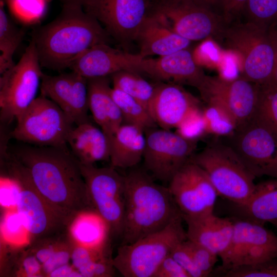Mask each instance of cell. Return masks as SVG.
I'll return each mask as SVG.
<instances>
[{"label":"cell","mask_w":277,"mask_h":277,"mask_svg":"<svg viewBox=\"0 0 277 277\" xmlns=\"http://www.w3.org/2000/svg\"><path fill=\"white\" fill-rule=\"evenodd\" d=\"M67 147L26 146L13 154L42 197L69 225L79 213L95 210L80 163Z\"/></svg>","instance_id":"1"},{"label":"cell","mask_w":277,"mask_h":277,"mask_svg":"<svg viewBox=\"0 0 277 277\" xmlns=\"http://www.w3.org/2000/svg\"><path fill=\"white\" fill-rule=\"evenodd\" d=\"M110 36L82 5L63 4L60 14L33 32L34 42L42 67L54 70L70 68L86 51L108 44Z\"/></svg>","instance_id":"2"},{"label":"cell","mask_w":277,"mask_h":277,"mask_svg":"<svg viewBox=\"0 0 277 277\" xmlns=\"http://www.w3.org/2000/svg\"><path fill=\"white\" fill-rule=\"evenodd\" d=\"M125 209L122 245L160 231L182 215L168 187L155 183L145 170L124 175Z\"/></svg>","instance_id":"3"},{"label":"cell","mask_w":277,"mask_h":277,"mask_svg":"<svg viewBox=\"0 0 277 277\" xmlns=\"http://www.w3.org/2000/svg\"><path fill=\"white\" fill-rule=\"evenodd\" d=\"M190 161L204 170L219 196L232 204L244 203L254 191L255 177L228 143L210 142Z\"/></svg>","instance_id":"4"},{"label":"cell","mask_w":277,"mask_h":277,"mask_svg":"<svg viewBox=\"0 0 277 277\" xmlns=\"http://www.w3.org/2000/svg\"><path fill=\"white\" fill-rule=\"evenodd\" d=\"M183 221L181 215L160 231L122 245L112 259L115 269L124 277H154L174 247L187 240Z\"/></svg>","instance_id":"5"},{"label":"cell","mask_w":277,"mask_h":277,"mask_svg":"<svg viewBox=\"0 0 277 277\" xmlns=\"http://www.w3.org/2000/svg\"><path fill=\"white\" fill-rule=\"evenodd\" d=\"M220 35L226 46L242 59V77L258 85L269 81L275 54L267 27L249 21L224 28Z\"/></svg>","instance_id":"6"},{"label":"cell","mask_w":277,"mask_h":277,"mask_svg":"<svg viewBox=\"0 0 277 277\" xmlns=\"http://www.w3.org/2000/svg\"><path fill=\"white\" fill-rule=\"evenodd\" d=\"M15 139L38 146L67 147L72 120L53 101L41 94L16 118Z\"/></svg>","instance_id":"7"},{"label":"cell","mask_w":277,"mask_h":277,"mask_svg":"<svg viewBox=\"0 0 277 277\" xmlns=\"http://www.w3.org/2000/svg\"><path fill=\"white\" fill-rule=\"evenodd\" d=\"M31 39L19 61L1 74V120L10 123L36 98L43 73Z\"/></svg>","instance_id":"8"},{"label":"cell","mask_w":277,"mask_h":277,"mask_svg":"<svg viewBox=\"0 0 277 277\" xmlns=\"http://www.w3.org/2000/svg\"><path fill=\"white\" fill-rule=\"evenodd\" d=\"M7 159L10 177L15 180L21 188L16 210L26 225L30 244L38 240L56 236L62 230L67 229L68 222L37 192L23 165L12 154L8 155Z\"/></svg>","instance_id":"9"},{"label":"cell","mask_w":277,"mask_h":277,"mask_svg":"<svg viewBox=\"0 0 277 277\" xmlns=\"http://www.w3.org/2000/svg\"><path fill=\"white\" fill-rule=\"evenodd\" d=\"M80 165L95 211L105 221L110 232L121 238L125 209L124 176L112 166L98 168L81 163Z\"/></svg>","instance_id":"10"},{"label":"cell","mask_w":277,"mask_h":277,"mask_svg":"<svg viewBox=\"0 0 277 277\" xmlns=\"http://www.w3.org/2000/svg\"><path fill=\"white\" fill-rule=\"evenodd\" d=\"M145 134L146 144L143 157L145 169L154 179L169 183L195 154L196 141L156 127L146 130Z\"/></svg>","instance_id":"11"},{"label":"cell","mask_w":277,"mask_h":277,"mask_svg":"<svg viewBox=\"0 0 277 277\" xmlns=\"http://www.w3.org/2000/svg\"><path fill=\"white\" fill-rule=\"evenodd\" d=\"M151 15L190 41L220 34L224 29L217 15L194 0H155Z\"/></svg>","instance_id":"12"},{"label":"cell","mask_w":277,"mask_h":277,"mask_svg":"<svg viewBox=\"0 0 277 277\" xmlns=\"http://www.w3.org/2000/svg\"><path fill=\"white\" fill-rule=\"evenodd\" d=\"M155 0H89L84 10L94 17L110 36L126 46L136 41Z\"/></svg>","instance_id":"13"},{"label":"cell","mask_w":277,"mask_h":277,"mask_svg":"<svg viewBox=\"0 0 277 277\" xmlns=\"http://www.w3.org/2000/svg\"><path fill=\"white\" fill-rule=\"evenodd\" d=\"M234 229L230 244L220 258V274L240 265L277 258V236L264 225L233 216Z\"/></svg>","instance_id":"14"},{"label":"cell","mask_w":277,"mask_h":277,"mask_svg":"<svg viewBox=\"0 0 277 277\" xmlns=\"http://www.w3.org/2000/svg\"><path fill=\"white\" fill-rule=\"evenodd\" d=\"M196 88L206 104L220 105L231 114L236 130L251 121L258 100V84L242 76L229 80L206 75Z\"/></svg>","instance_id":"15"},{"label":"cell","mask_w":277,"mask_h":277,"mask_svg":"<svg viewBox=\"0 0 277 277\" xmlns=\"http://www.w3.org/2000/svg\"><path fill=\"white\" fill-rule=\"evenodd\" d=\"M228 144L255 177L277 179V137L251 121L238 129Z\"/></svg>","instance_id":"16"},{"label":"cell","mask_w":277,"mask_h":277,"mask_svg":"<svg viewBox=\"0 0 277 277\" xmlns=\"http://www.w3.org/2000/svg\"><path fill=\"white\" fill-rule=\"evenodd\" d=\"M168 189L182 217L213 212L219 195L204 170L189 161L173 176Z\"/></svg>","instance_id":"17"},{"label":"cell","mask_w":277,"mask_h":277,"mask_svg":"<svg viewBox=\"0 0 277 277\" xmlns=\"http://www.w3.org/2000/svg\"><path fill=\"white\" fill-rule=\"evenodd\" d=\"M41 94L55 103L75 125L90 122L87 78L74 72L51 76L43 73Z\"/></svg>","instance_id":"18"},{"label":"cell","mask_w":277,"mask_h":277,"mask_svg":"<svg viewBox=\"0 0 277 277\" xmlns=\"http://www.w3.org/2000/svg\"><path fill=\"white\" fill-rule=\"evenodd\" d=\"M200 108V101L181 85L158 82L148 109L160 128H176L194 110Z\"/></svg>","instance_id":"19"},{"label":"cell","mask_w":277,"mask_h":277,"mask_svg":"<svg viewBox=\"0 0 277 277\" xmlns=\"http://www.w3.org/2000/svg\"><path fill=\"white\" fill-rule=\"evenodd\" d=\"M143 59L138 53L113 48L108 44H100L83 53L70 69L86 78L110 76L123 70L138 73Z\"/></svg>","instance_id":"20"},{"label":"cell","mask_w":277,"mask_h":277,"mask_svg":"<svg viewBox=\"0 0 277 277\" xmlns=\"http://www.w3.org/2000/svg\"><path fill=\"white\" fill-rule=\"evenodd\" d=\"M138 72L159 82L196 87L206 75L188 48L156 58H143Z\"/></svg>","instance_id":"21"},{"label":"cell","mask_w":277,"mask_h":277,"mask_svg":"<svg viewBox=\"0 0 277 277\" xmlns=\"http://www.w3.org/2000/svg\"><path fill=\"white\" fill-rule=\"evenodd\" d=\"M187 224V239L221 258L227 250L233 235L232 217H221L213 212L193 217H182Z\"/></svg>","instance_id":"22"},{"label":"cell","mask_w":277,"mask_h":277,"mask_svg":"<svg viewBox=\"0 0 277 277\" xmlns=\"http://www.w3.org/2000/svg\"><path fill=\"white\" fill-rule=\"evenodd\" d=\"M109 76L87 78L89 110L94 122L109 138L124 123L121 111L111 94Z\"/></svg>","instance_id":"23"},{"label":"cell","mask_w":277,"mask_h":277,"mask_svg":"<svg viewBox=\"0 0 277 277\" xmlns=\"http://www.w3.org/2000/svg\"><path fill=\"white\" fill-rule=\"evenodd\" d=\"M69 132L67 144L82 164H94L110 160V142L101 129L90 122L75 125Z\"/></svg>","instance_id":"24"},{"label":"cell","mask_w":277,"mask_h":277,"mask_svg":"<svg viewBox=\"0 0 277 277\" xmlns=\"http://www.w3.org/2000/svg\"><path fill=\"white\" fill-rule=\"evenodd\" d=\"M136 41L138 43V54L143 58L149 56H164L188 48L191 41L175 33L149 16L141 27Z\"/></svg>","instance_id":"25"},{"label":"cell","mask_w":277,"mask_h":277,"mask_svg":"<svg viewBox=\"0 0 277 277\" xmlns=\"http://www.w3.org/2000/svg\"><path fill=\"white\" fill-rule=\"evenodd\" d=\"M232 205L234 217L264 225L269 223L277 228V179L256 184L248 200Z\"/></svg>","instance_id":"26"},{"label":"cell","mask_w":277,"mask_h":277,"mask_svg":"<svg viewBox=\"0 0 277 277\" xmlns=\"http://www.w3.org/2000/svg\"><path fill=\"white\" fill-rule=\"evenodd\" d=\"M145 144L143 129L123 123L110 140L111 166L115 168L135 167L143 160Z\"/></svg>","instance_id":"27"},{"label":"cell","mask_w":277,"mask_h":277,"mask_svg":"<svg viewBox=\"0 0 277 277\" xmlns=\"http://www.w3.org/2000/svg\"><path fill=\"white\" fill-rule=\"evenodd\" d=\"M67 230L68 236L73 244L93 249L105 247L110 232L107 224L95 211L77 214Z\"/></svg>","instance_id":"28"},{"label":"cell","mask_w":277,"mask_h":277,"mask_svg":"<svg viewBox=\"0 0 277 277\" xmlns=\"http://www.w3.org/2000/svg\"><path fill=\"white\" fill-rule=\"evenodd\" d=\"M4 0L0 2V74L13 67V55L23 40L24 31L17 27L7 13Z\"/></svg>","instance_id":"29"},{"label":"cell","mask_w":277,"mask_h":277,"mask_svg":"<svg viewBox=\"0 0 277 277\" xmlns=\"http://www.w3.org/2000/svg\"><path fill=\"white\" fill-rule=\"evenodd\" d=\"M111 94L121 111L124 123L137 126L145 131L157 126L148 108L142 103L113 87Z\"/></svg>","instance_id":"30"},{"label":"cell","mask_w":277,"mask_h":277,"mask_svg":"<svg viewBox=\"0 0 277 277\" xmlns=\"http://www.w3.org/2000/svg\"><path fill=\"white\" fill-rule=\"evenodd\" d=\"M110 77L113 87L130 95L148 108L154 93L155 84H151L139 73L130 70L121 71Z\"/></svg>","instance_id":"31"},{"label":"cell","mask_w":277,"mask_h":277,"mask_svg":"<svg viewBox=\"0 0 277 277\" xmlns=\"http://www.w3.org/2000/svg\"><path fill=\"white\" fill-rule=\"evenodd\" d=\"M258 85V100L251 121L265 127L277 137V86Z\"/></svg>","instance_id":"32"},{"label":"cell","mask_w":277,"mask_h":277,"mask_svg":"<svg viewBox=\"0 0 277 277\" xmlns=\"http://www.w3.org/2000/svg\"><path fill=\"white\" fill-rule=\"evenodd\" d=\"M105 250V247L93 249L73 244L71 264L83 277H98L107 255Z\"/></svg>","instance_id":"33"},{"label":"cell","mask_w":277,"mask_h":277,"mask_svg":"<svg viewBox=\"0 0 277 277\" xmlns=\"http://www.w3.org/2000/svg\"><path fill=\"white\" fill-rule=\"evenodd\" d=\"M202 116L206 134L229 137L236 130V123L233 117L220 105L207 103L202 110Z\"/></svg>","instance_id":"34"},{"label":"cell","mask_w":277,"mask_h":277,"mask_svg":"<svg viewBox=\"0 0 277 277\" xmlns=\"http://www.w3.org/2000/svg\"><path fill=\"white\" fill-rule=\"evenodd\" d=\"M1 231L3 240L10 245L21 246L30 244L26 225L16 209L6 211L1 221Z\"/></svg>","instance_id":"35"},{"label":"cell","mask_w":277,"mask_h":277,"mask_svg":"<svg viewBox=\"0 0 277 277\" xmlns=\"http://www.w3.org/2000/svg\"><path fill=\"white\" fill-rule=\"evenodd\" d=\"M10 13L26 24L39 22L45 15L50 0H4Z\"/></svg>","instance_id":"36"},{"label":"cell","mask_w":277,"mask_h":277,"mask_svg":"<svg viewBox=\"0 0 277 277\" xmlns=\"http://www.w3.org/2000/svg\"><path fill=\"white\" fill-rule=\"evenodd\" d=\"M220 275L225 277H277V258L236 266Z\"/></svg>","instance_id":"37"},{"label":"cell","mask_w":277,"mask_h":277,"mask_svg":"<svg viewBox=\"0 0 277 277\" xmlns=\"http://www.w3.org/2000/svg\"><path fill=\"white\" fill-rule=\"evenodd\" d=\"M246 6L250 21L267 28L277 23V0H248Z\"/></svg>","instance_id":"38"},{"label":"cell","mask_w":277,"mask_h":277,"mask_svg":"<svg viewBox=\"0 0 277 277\" xmlns=\"http://www.w3.org/2000/svg\"><path fill=\"white\" fill-rule=\"evenodd\" d=\"M194 261L205 277L212 274L219 257L207 248L188 240H185Z\"/></svg>","instance_id":"39"},{"label":"cell","mask_w":277,"mask_h":277,"mask_svg":"<svg viewBox=\"0 0 277 277\" xmlns=\"http://www.w3.org/2000/svg\"><path fill=\"white\" fill-rule=\"evenodd\" d=\"M176 129L177 133L192 141L206 134L201 108L192 111Z\"/></svg>","instance_id":"40"},{"label":"cell","mask_w":277,"mask_h":277,"mask_svg":"<svg viewBox=\"0 0 277 277\" xmlns=\"http://www.w3.org/2000/svg\"><path fill=\"white\" fill-rule=\"evenodd\" d=\"M73 245L68 236L67 239L62 240L53 254L42 265L44 276H48L57 268L69 263Z\"/></svg>","instance_id":"41"},{"label":"cell","mask_w":277,"mask_h":277,"mask_svg":"<svg viewBox=\"0 0 277 277\" xmlns=\"http://www.w3.org/2000/svg\"><path fill=\"white\" fill-rule=\"evenodd\" d=\"M170 255L186 271L189 277H205L195 264L185 240L176 245Z\"/></svg>","instance_id":"42"},{"label":"cell","mask_w":277,"mask_h":277,"mask_svg":"<svg viewBox=\"0 0 277 277\" xmlns=\"http://www.w3.org/2000/svg\"><path fill=\"white\" fill-rule=\"evenodd\" d=\"M16 263V274L19 276H44L42 265L29 248L21 254Z\"/></svg>","instance_id":"43"},{"label":"cell","mask_w":277,"mask_h":277,"mask_svg":"<svg viewBox=\"0 0 277 277\" xmlns=\"http://www.w3.org/2000/svg\"><path fill=\"white\" fill-rule=\"evenodd\" d=\"M21 188L18 183L10 177L1 182L0 203L7 210L16 209L19 198Z\"/></svg>","instance_id":"44"},{"label":"cell","mask_w":277,"mask_h":277,"mask_svg":"<svg viewBox=\"0 0 277 277\" xmlns=\"http://www.w3.org/2000/svg\"><path fill=\"white\" fill-rule=\"evenodd\" d=\"M154 277H189V276L169 254L161 263Z\"/></svg>","instance_id":"45"},{"label":"cell","mask_w":277,"mask_h":277,"mask_svg":"<svg viewBox=\"0 0 277 277\" xmlns=\"http://www.w3.org/2000/svg\"><path fill=\"white\" fill-rule=\"evenodd\" d=\"M248 0H224V19L227 22L233 20L241 13Z\"/></svg>","instance_id":"46"},{"label":"cell","mask_w":277,"mask_h":277,"mask_svg":"<svg viewBox=\"0 0 277 277\" xmlns=\"http://www.w3.org/2000/svg\"><path fill=\"white\" fill-rule=\"evenodd\" d=\"M267 30L274 51L275 62L272 75L269 81L266 84L277 86V23L270 25L268 27Z\"/></svg>","instance_id":"47"},{"label":"cell","mask_w":277,"mask_h":277,"mask_svg":"<svg viewBox=\"0 0 277 277\" xmlns=\"http://www.w3.org/2000/svg\"><path fill=\"white\" fill-rule=\"evenodd\" d=\"M48 276L50 277H82L81 274L73 267L72 264L68 263L59 267L52 271Z\"/></svg>","instance_id":"48"},{"label":"cell","mask_w":277,"mask_h":277,"mask_svg":"<svg viewBox=\"0 0 277 277\" xmlns=\"http://www.w3.org/2000/svg\"><path fill=\"white\" fill-rule=\"evenodd\" d=\"M196 2L208 7L215 4L219 0H194Z\"/></svg>","instance_id":"49"},{"label":"cell","mask_w":277,"mask_h":277,"mask_svg":"<svg viewBox=\"0 0 277 277\" xmlns=\"http://www.w3.org/2000/svg\"><path fill=\"white\" fill-rule=\"evenodd\" d=\"M63 4L65 3H75L83 5L89 0H60Z\"/></svg>","instance_id":"50"}]
</instances>
